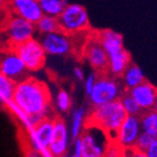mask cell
<instances>
[{"label": "cell", "instance_id": "cell-11", "mask_svg": "<svg viewBox=\"0 0 157 157\" xmlns=\"http://www.w3.org/2000/svg\"><path fill=\"white\" fill-rule=\"evenodd\" d=\"M141 132L142 128H141L140 116L128 115L117 130L113 141L122 147L123 150L132 148L135 146L137 137Z\"/></svg>", "mask_w": 157, "mask_h": 157}, {"label": "cell", "instance_id": "cell-19", "mask_svg": "<svg viewBox=\"0 0 157 157\" xmlns=\"http://www.w3.org/2000/svg\"><path fill=\"white\" fill-rule=\"evenodd\" d=\"M140 122L143 132L157 137V111L154 109L145 110L140 115Z\"/></svg>", "mask_w": 157, "mask_h": 157}, {"label": "cell", "instance_id": "cell-12", "mask_svg": "<svg viewBox=\"0 0 157 157\" xmlns=\"http://www.w3.org/2000/svg\"><path fill=\"white\" fill-rule=\"evenodd\" d=\"M70 130L68 124L61 118H55V128L52 141L47 148V153L50 157H60L68 154L70 147Z\"/></svg>", "mask_w": 157, "mask_h": 157}, {"label": "cell", "instance_id": "cell-24", "mask_svg": "<svg viewBox=\"0 0 157 157\" xmlns=\"http://www.w3.org/2000/svg\"><path fill=\"white\" fill-rule=\"evenodd\" d=\"M55 104H56V107L59 111L67 113V111L70 110V108L72 106L71 96H70V94L66 90H59L56 95Z\"/></svg>", "mask_w": 157, "mask_h": 157}, {"label": "cell", "instance_id": "cell-26", "mask_svg": "<svg viewBox=\"0 0 157 157\" xmlns=\"http://www.w3.org/2000/svg\"><path fill=\"white\" fill-rule=\"evenodd\" d=\"M123 148L117 144L116 142L111 141L108 144L107 148L105 151V155L104 157H122Z\"/></svg>", "mask_w": 157, "mask_h": 157}, {"label": "cell", "instance_id": "cell-9", "mask_svg": "<svg viewBox=\"0 0 157 157\" xmlns=\"http://www.w3.org/2000/svg\"><path fill=\"white\" fill-rule=\"evenodd\" d=\"M0 73L17 82L29 76V70L14 48L0 50Z\"/></svg>", "mask_w": 157, "mask_h": 157}, {"label": "cell", "instance_id": "cell-28", "mask_svg": "<svg viewBox=\"0 0 157 157\" xmlns=\"http://www.w3.org/2000/svg\"><path fill=\"white\" fill-rule=\"evenodd\" d=\"M122 157H147V156L145 154V152L137 150L135 147H132V148H125V150H123Z\"/></svg>", "mask_w": 157, "mask_h": 157}, {"label": "cell", "instance_id": "cell-35", "mask_svg": "<svg viewBox=\"0 0 157 157\" xmlns=\"http://www.w3.org/2000/svg\"><path fill=\"white\" fill-rule=\"evenodd\" d=\"M69 157H81V156H78V155H76V154H74V153H72V154L70 155Z\"/></svg>", "mask_w": 157, "mask_h": 157}, {"label": "cell", "instance_id": "cell-3", "mask_svg": "<svg viewBox=\"0 0 157 157\" xmlns=\"http://www.w3.org/2000/svg\"><path fill=\"white\" fill-rule=\"evenodd\" d=\"M122 86L118 78L108 73H101L97 76L93 90L88 94V101L93 107L105 105L117 101L122 95Z\"/></svg>", "mask_w": 157, "mask_h": 157}, {"label": "cell", "instance_id": "cell-21", "mask_svg": "<svg viewBox=\"0 0 157 157\" xmlns=\"http://www.w3.org/2000/svg\"><path fill=\"white\" fill-rule=\"evenodd\" d=\"M43 14L58 17L63 11L68 0H38Z\"/></svg>", "mask_w": 157, "mask_h": 157}, {"label": "cell", "instance_id": "cell-34", "mask_svg": "<svg viewBox=\"0 0 157 157\" xmlns=\"http://www.w3.org/2000/svg\"><path fill=\"white\" fill-rule=\"evenodd\" d=\"M152 109H154L155 111H157V101H155V104H154V106H153V108Z\"/></svg>", "mask_w": 157, "mask_h": 157}, {"label": "cell", "instance_id": "cell-31", "mask_svg": "<svg viewBox=\"0 0 157 157\" xmlns=\"http://www.w3.org/2000/svg\"><path fill=\"white\" fill-rule=\"evenodd\" d=\"M73 74H74V76H75V78L78 80V81H84V78H85L84 70L80 66H78V67H75V68H74Z\"/></svg>", "mask_w": 157, "mask_h": 157}, {"label": "cell", "instance_id": "cell-30", "mask_svg": "<svg viewBox=\"0 0 157 157\" xmlns=\"http://www.w3.org/2000/svg\"><path fill=\"white\" fill-rule=\"evenodd\" d=\"M8 13H9V11H8V0H0V20L5 17Z\"/></svg>", "mask_w": 157, "mask_h": 157}, {"label": "cell", "instance_id": "cell-6", "mask_svg": "<svg viewBox=\"0 0 157 157\" xmlns=\"http://www.w3.org/2000/svg\"><path fill=\"white\" fill-rule=\"evenodd\" d=\"M81 139V157H104L105 151L110 142V137L97 125L88 123L80 135ZM111 141V140H110Z\"/></svg>", "mask_w": 157, "mask_h": 157}, {"label": "cell", "instance_id": "cell-7", "mask_svg": "<svg viewBox=\"0 0 157 157\" xmlns=\"http://www.w3.org/2000/svg\"><path fill=\"white\" fill-rule=\"evenodd\" d=\"M15 52L22 59L29 72L38 71L45 66L47 54L45 52L39 39L35 37L15 47Z\"/></svg>", "mask_w": 157, "mask_h": 157}, {"label": "cell", "instance_id": "cell-4", "mask_svg": "<svg viewBox=\"0 0 157 157\" xmlns=\"http://www.w3.org/2000/svg\"><path fill=\"white\" fill-rule=\"evenodd\" d=\"M62 32L70 35L85 33L90 29V15L87 10L78 3H67L61 14L58 17Z\"/></svg>", "mask_w": 157, "mask_h": 157}, {"label": "cell", "instance_id": "cell-5", "mask_svg": "<svg viewBox=\"0 0 157 157\" xmlns=\"http://www.w3.org/2000/svg\"><path fill=\"white\" fill-rule=\"evenodd\" d=\"M36 33L34 23L22 17L10 14L3 22L2 34L10 48H15L20 44L33 38Z\"/></svg>", "mask_w": 157, "mask_h": 157}, {"label": "cell", "instance_id": "cell-25", "mask_svg": "<svg viewBox=\"0 0 157 157\" xmlns=\"http://www.w3.org/2000/svg\"><path fill=\"white\" fill-rule=\"evenodd\" d=\"M155 137L152 136V135H150L148 133H145V132H141V134L139 135V137H137L136 140V143H135V148H137V150L140 151H143V152H145V151L148 148V146H150L151 144H152L153 140H154Z\"/></svg>", "mask_w": 157, "mask_h": 157}, {"label": "cell", "instance_id": "cell-36", "mask_svg": "<svg viewBox=\"0 0 157 157\" xmlns=\"http://www.w3.org/2000/svg\"><path fill=\"white\" fill-rule=\"evenodd\" d=\"M156 94H157V87H156Z\"/></svg>", "mask_w": 157, "mask_h": 157}, {"label": "cell", "instance_id": "cell-14", "mask_svg": "<svg viewBox=\"0 0 157 157\" xmlns=\"http://www.w3.org/2000/svg\"><path fill=\"white\" fill-rule=\"evenodd\" d=\"M8 11L34 24L43 17L38 0H8Z\"/></svg>", "mask_w": 157, "mask_h": 157}, {"label": "cell", "instance_id": "cell-2", "mask_svg": "<svg viewBox=\"0 0 157 157\" xmlns=\"http://www.w3.org/2000/svg\"><path fill=\"white\" fill-rule=\"evenodd\" d=\"M127 116L128 113H125L120 99H117L105 105L94 107L88 117V121L103 129L113 141L116 132Z\"/></svg>", "mask_w": 157, "mask_h": 157}, {"label": "cell", "instance_id": "cell-20", "mask_svg": "<svg viewBox=\"0 0 157 157\" xmlns=\"http://www.w3.org/2000/svg\"><path fill=\"white\" fill-rule=\"evenodd\" d=\"M35 27H36V33L40 35L54 33L60 29L58 17L46 14H43V17L35 23Z\"/></svg>", "mask_w": 157, "mask_h": 157}, {"label": "cell", "instance_id": "cell-17", "mask_svg": "<svg viewBox=\"0 0 157 157\" xmlns=\"http://www.w3.org/2000/svg\"><path fill=\"white\" fill-rule=\"evenodd\" d=\"M120 78L121 81H122L123 87L128 91L145 81V75L143 70L139 66L132 63V62L128 66V68L125 69Z\"/></svg>", "mask_w": 157, "mask_h": 157}, {"label": "cell", "instance_id": "cell-15", "mask_svg": "<svg viewBox=\"0 0 157 157\" xmlns=\"http://www.w3.org/2000/svg\"><path fill=\"white\" fill-rule=\"evenodd\" d=\"M128 92L139 104L142 111L152 109L155 101H157L156 87L147 81L142 82L137 86L129 90Z\"/></svg>", "mask_w": 157, "mask_h": 157}, {"label": "cell", "instance_id": "cell-22", "mask_svg": "<svg viewBox=\"0 0 157 157\" xmlns=\"http://www.w3.org/2000/svg\"><path fill=\"white\" fill-rule=\"evenodd\" d=\"M15 82L0 73V103L9 104L12 101Z\"/></svg>", "mask_w": 157, "mask_h": 157}, {"label": "cell", "instance_id": "cell-10", "mask_svg": "<svg viewBox=\"0 0 157 157\" xmlns=\"http://www.w3.org/2000/svg\"><path fill=\"white\" fill-rule=\"evenodd\" d=\"M83 57L91 66L93 71L97 73H106L108 71V56L105 48L98 39L97 34L90 36L83 47Z\"/></svg>", "mask_w": 157, "mask_h": 157}, {"label": "cell", "instance_id": "cell-32", "mask_svg": "<svg viewBox=\"0 0 157 157\" xmlns=\"http://www.w3.org/2000/svg\"><path fill=\"white\" fill-rule=\"evenodd\" d=\"M73 153L78 156H81V139L80 136L74 139V142H73Z\"/></svg>", "mask_w": 157, "mask_h": 157}, {"label": "cell", "instance_id": "cell-29", "mask_svg": "<svg viewBox=\"0 0 157 157\" xmlns=\"http://www.w3.org/2000/svg\"><path fill=\"white\" fill-rule=\"evenodd\" d=\"M145 154L147 157H157V137L153 140L152 144L145 151Z\"/></svg>", "mask_w": 157, "mask_h": 157}, {"label": "cell", "instance_id": "cell-33", "mask_svg": "<svg viewBox=\"0 0 157 157\" xmlns=\"http://www.w3.org/2000/svg\"><path fill=\"white\" fill-rule=\"evenodd\" d=\"M25 157H44V156H43L42 152L34 150V148H29V151H26Z\"/></svg>", "mask_w": 157, "mask_h": 157}, {"label": "cell", "instance_id": "cell-16", "mask_svg": "<svg viewBox=\"0 0 157 157\" xmlns=\"http://www.w3.org/2000/svg\"><path fill=\"white\" fill-rule=\"evenodd\" d=\"M96 34L103 47L105 48L108 57L115 56L125 50L123 46V36L120 33L116 32L111 29H105L97 32Z\"/></svg>", "mask_w": 157, "mask_h": 157}, {"label": "cell", "instance_id": "cell-18", "mask_svg": "<svg viewBox=\"0 0 157 157\" xmlns=\"http://www.w3.org/2000/svg\"><path fill=\"white\" fill-rule=\"evenodd\" d=\"M86 119V110L85 108L80 107L76 108L72 113L71 124H70V134L72 139H76L82 134L84 130V123Z\"/></svg>", "mask_w": 157, "mask_h": 157}, {"label": "cell", "instance_id": "cell-27", "mask_svg": "<svg viewBox=\"0 0 157 157\" xmlns=\"http://www.w3.org/2000/svg\"><path fill=\"white\" fill-rule=\"evenodd\" d=\"M97 76H98L97 72L93 71L84 78V81H83L84 82V90H85L86 95H88V94L92 92V90H93L94 85H95V83H96V80H97Z\"/></svg>", "mask_w": 157, "mask_h": 157}, {"label": "cell", "instance_id": "cell-23", "mask_svg": "<svg viewBox=\"0 0 157 157\" xmlns=\"http://www.w3.org/2000/svg\"><path fill=\"white\" fill-rule=\"evenodd\" d=\"M120 101L122 104L123 108H124L125 113L128 115L131 116H140L142 113V109L139 106V104L135 101V99L130 95L129 92H125L122 93V95L120 96Z\"/></svg>", "mask_w": 157, "mask_h": 157}, {"label": "cell", "instance_id": "cell-1", "mask_svg": "<svg viewBox=\"0 0 157 157\" xmlns=\"http://www.w3.org/2000/svg\"><path fill=\"white\" fill-rule=\"evenodd\" d=\"M11 105L24 118L49 117L52 111V94L44 82L32 76L15 83Z\"/></svg>", "mask_w": 157, "mask_h": 157}, {"label": "cell", "instance_id": "cell-8", "mask_svg": "<svg viewBox=\"0 0 157 157\" xmlns=\"http://www.w3.org/2000/svg\"><path fill=\"white\" fill-rule=\"evenodd\" d=\"M39 42L45 52L49 56L64 57L71 54L74 49L72 35L62 32L61 29L49 34L40 35Z\"/></svg>", "mask_w": 157, "mask_h": 157}, {"label": "cell", "instance_id": "cell-13", "mask_svg": "<svg viewBox=\"0 0 157 157\" xmlns=\"http://www.w3.org/2000/svg\"><path fill=\"white\" fill-rule=\"evenodd\" d=\"M55 119L44 118L37 124L29 129V142L32 144L31 148H34L39 152L47 151L49 143L54 134Z\"/></svg>", "mask_w": 157, "mask_h": 157}]
</instances>
